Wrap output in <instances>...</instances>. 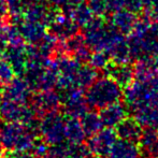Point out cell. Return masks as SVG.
Returning <instances> with one entry per match:
<instances>
[{
    "label": "cell",
    "instance_id": "26",
    "mask_svg": "<svg viewBox=\"0 0 158 158\" xmlns=\"http://www.w3.org/2000/svg\"><path fill=\"white\" fill-rule=\"evenodd\" d=\"M50 1L52 2L54 6H61L64 8V6H70V4H72V6L81 4V3H83L84 0H50Z\"/></svg>",
    "mask_w": 158,
    "mask_h": 158
},
{
    "label": "cell",
    "instance_id": "24",
    "mask_svg": "<svg viewBox=\"0 0 158 158\" xmlns=\"http://www.w3.org/2000/svg\"><path fill=\"white\" fill-rule=\"evenodd\" d=\"M88 6L90 8L92 12L98 15H102L104 14V12L111 10L110 0H89Z\"/></svg>",
    "mask_w": 158,
    "mask_h": 158
},
{
    "label": "cell",
    "instance_id": "17",
    "mask_svg": "<svg viewBox=\"0 0 158 158\" xmlns=\"http://www.w3.org/2000/svg\"><path fill=\"white\" fill-rule=\"evenodd\" d=\"M86 139L80 118L68 117L66 118V140L73 143H83Z\"/></svg>",
    "mask_w": 158,
    "mask_h": 158
},
{
    "label": "cell",
    "instance_id": "2",
    "mask_svg": "<svg viewBox=\"0 0 158 158\" xmlns=\"http://www.w3.org/2000/svg\"><path fill=\"white\" fill-rule=\"evenodd\" d=\"M121 86V84L110 75L96 79L85 93L88 106L95 110H101L110 104L119 102L123 97Z\"/></svg>",
    "mask_w": 158,
    "mask_h": 158
},
{
    "label": "cell",
    "instance_id": "28",
    "mask_svg": "<svg viewBox=\"0 0 158 158\" xmlns=\"http://www.w3.org/2000/svg\"><path fill=\"white\" fill-rule=\"evenodd\" d=\"M86 158H101V157H97V156H95V157H90V156H88V157H86Z\"/></svg>",
    "mask_w": 158,
    "mask_h": 158
},
{
    "label": "cell",
    "instance_id": "6",
    "mask_svg": "<svg viewBox=\"0 0 158 158\" xmlns=\"http://www.w3.org/2000/svg\"><path fill=\"white\" fill-rule=\"evenodd\" d=\"M29 104L35 114L42 117L48 113L58 112L61 108V98L59 93L52 89L39 90L31 96Z\"/></svg>",
    "mask_w": 158,
    "mask_h": 158
},
{
    "label": "cell",
    "instance_id": "22",
    "mask_svg": "<svg viewBox=\"0 0 158 158\" xmlns=\"http://www.w3.org/2000/svg\"><path fill=\"white\" fill-rule=\"evenodd\" d=\"M14 70L6 58L0 57V85L6 86L14 79Z\"/></svg>",
    "mask_w": 158,
    "mask_h": 158
},
{
    "label": "cell",
    "instance_id": "15",
    "mask_svg": "<svg viewBox=\"0 0 158 158\" xmlns=\"http://www.w3.org/2000/svg\"><path fill=\"white\" fill-rule=\"evenodd\" d=\"M140 148L150 158H158V131L155 128H146L139 140Z\"/></svg>",
    "mask_w": 158,
    "mask_h": 158
},
{
    "label": "cell",
    "instance_id": "29",
    "mask_svg": "<svg viewBox=\"0 0 158 158\" xmlns=\"http://www.w3.org/2000/svg\"><path fill=\"white\" fill-rule=\"evenodd\" d=\"M1 99H2V95H0V101H1Z\"/></svg>",
    "mask_w": 158,
    "mask_h": 158
},
{
    "label": "cell",
    "instance_id": "7",
    "mask_svg": "<svg viewBox=\"0 0 158 158\" xmlns=\"http://www.w3.org/2000/svg\"><path fill=\"white\" fill-rule=\"evenodd\" d=\"M117 140V133L113 128H102L100 131L89 137L87 146L90 151V154H94L97 157H108L112 146Z\"/></svg>",
    "mask_w": 158,
    "mask_h": 158
},
{
    "label": "cell",
    "instance_id": "12",
    "mask_svg": "<svg viewBox=\"0 0 158 158\" xmlns=\"http://www.w3.org/2000/svg\"><path fill=\"white\" fill-rule=\"evenodd\" d=\"M50 25L51 31L57 38L68 39L77 32V24L70 19V17H68L67 15L55 16Z\"/></svg>",
    "mask_w": 158,
    "mask_h": 158
},
{
    "label": "cell",
    "instance_id": "21",
    "mask_svg": "<svg viewBox=\"0 0 158 158\" xmlns=\"http://www.w3.org/2000/svg\"><path fill=\"white\" fill-rule=\"evenodd\" d=\"M25 15L28 21L39 22V23H44L43 21H48V17H50L48 11L41 3L30 4L29 8L26 10Z\"/></svg>",
    "mask_w": 158,
    "mask_h": 158
},
{
    "label": "cell",
    "instance_id": "8",
    "mask_svg": "<svg viewBox=\"0 0 158 158\" xmlns=\"http://www.w3.org/2000/svg\"><path fill=\"white\" fill-rule=\"evenodd\" d=\"M30 92L26 81L21 77L13 79L9 84L4 86L2 92V99H8L11 101L19 102V103H29L30 101Z\"/></svg>",
    "mask_w": 158,
    "mask_h": 158
},
{
    "label": "cell",
    "instance_id": "1",
    "mask_svg": "<svg viewBox=\"0 0 158 158\" xmlns=\"http://www.w3.org/2000/svg\"><path fill=\"white\" fill-rule=\"evenodd\" d=\"M39 121L29 124L3 122L0 124V140L8 152H31L38 141Z\"/></svg>",
    "mask_w": 158,
    "mask_h": 158
},
{
    "label": "cell",
    "instance_id": "14",
    "mask_svg": "<svg viewBox=\"0 0 158 158\" xmlns=\"http://www.w3.org/2000/svg\"><path fill=\"white\" fill-rule=\"evenodd\" d=\"M6 59L12 66L13 70L16 74H24L26 68H27L28 57L27 52L24 46H14L11 45L6 50Z\"/></svg>",
    "mask_w": 158,
    "mask_h": 158
},
{
    "label": "cell",
    "instance_id": "18",
    "mask_svg": "<svg viewBox=\"0 0 158 158\" xmlns=\"http://www.w3.org/2000/svg\"><path fill=\"white\" fill-rule=\"evenodd\" d=\"M80 122L85 131L86 137H92L104 127L99 113L92 112V111H87L85 114L82 115L80 117Z\"/></svg>",
    "mask_w": 158,
    "mask_h": 158
},
{
    "label": "cell",
    "instance_id": "11",
    "mask_svg": "<svg viewBox=\"0 0 158 158\" xmlns=\"http://www.w3.org/2000/svg\"><path fill=\"white\" fill-rule=\"evenodd\" d=\"M109 158H140L141 157V148L137 142L129 141L125 139H117L114 145L112 146Z\"/></svg>",
    "mask_w": 158,
    "mask_h": 158
},
{
    "label": "cell",
    "instance_id": "25",
    "mask_svg": "<svg viewBox=\"0 0 158 158\" xmlns=\"http://www.w3.org/2000/svg\"><path fill=\"white\" fill-rule=\"evenodd\" d=\"M6 3L9 6V12L17 16L24 11L27 2H26V0H6Z\"/></svg>",
    "mask_w": 158,
    "mask_h": 158
},
{
    "label": "cell",
    "instance_id": "27",
    "mask_svg": "<svg viewBox=\"0 0 158 158\" xmlns=\"http://www.w3.org/2000/svg\"><path fill=\"white\" fill-rule=\"evenodd\" d=\"M43 158H60V157L56 156V155H54V154H52V153L48 152V155H46L45 157H43Z\"/></svg>",
    "mask_w": 158,
    "mask_h": 158
},
{
    "label": "cell",
    "instance_id": "19",
    "mask_svg": "<svg viewBox=\"0 0 158 158\" xmlns=\"http://www.w3.org/2000/svg\"><path fill=\"white\" fill-rule=\"evenodd\" d=\"M106 68L109 69L110 77H113L117 83L121 85L128 86L131 83V80L135 77V71L131 69L128 64H117L115 66H110L109 64Z\"/></svg>",
    "mask_w": 158,
    "mask_h": 158
},
{
    "label": "cell",
    "instance_id": "3",
    "mask_svg": "<svg viewBox=\"0 0 158 158\" xmlns=\"http://www.w3.org/2000/svg\"><path fill=\"white\" fill-rule=\"evenodd\" d=\"M66 117L58 112L48 113L39 121V133L48 146H55L66 141Z\"/></svg>",
    "mask_w": 158,
    "mask_h": 158
},
{
    "label": "cell",
    "instance_id": "16",
    "mask_svg": "<svg viewBox=\"0 0 158 158\" xmlns=\"http://www.w3.org/2000/svg\"><path fill=\"white\" fill-rule=\"evenodd\" d=\"M19 32L24 40H27L30 43H38L44 37V25L39 22L28 21L24 22L19 27Z\"/></svg>",
    "mask_w": 158,
    "mask_h": 158
},
{
    "label": "cell",
    "instance_id": "23",
    "mask_svg": "<svg viewBox=\"0 0 158 158\" xmlns=\"http://www.w3.org/2000/svg\"><path fill=\"white\" fill-rule=\"evenodd\" d=\"M89 64L93 68L97 69H103L109 66V57L102 52H96V54L92 55L89 57Z\"/></svg>",
    "mask_w": 158,
    "mask_h": 158
},
{
    "label": "cell",
    "instance_id": "10",
    "mask_svg": "<svg viewBox=\"0 0 158 158\" xmlns=\"http://www.w3.org/2000/svg\"><path fill=\"white\" fill-rule=\"evenodd\" d=\"M99 111L100 117H101L104 127L115 128L123 119H125L127 117L128 109L124 104L116 102V103L110 104V106H106V108L101 109Z\"/></svg>",
    "mask_w": 158,
    "mask_h": 158
},
{
    "label": "cell",
    "instance_id": "20",
    "mask_svg": "<svg viewBox=\"0 0 158 158\" xmlns=\"http://www.w3.org/2000/svg\"><path fill=\"white\" fill-rule=\"evenodd\" d=\"M112 24L117 31L128 32L135 28L137 23L131 12H116L112 17Z\"/></svg>",
    "mask_w": 158,
    "mask_h": 158
},
{
    "label": "cell",
    "instance_id": "5",
    "mask_svg": "<svg viewBox=\"0 0 158 158\" xmlns=\"http://www.w3.org/2000/svg\"><path fill=\"white\" fill-rule=\"evenodd\" d=\"M61 98V109L66 116L80 118L88 111L87 101L83 89L79 87H70L59 92Z\"/></svg>",
    "mask_w": 158,
    "mask_h": 158
},
{
    "label": "cell",
    "instance_id": "13",
    "mask_svg": "<svg viewBox=\"0 0 158 158\" xmlns=\"http://www.w3.org/2000/svg\"><path fill=\"white\" fill-rule=\"evenodd\" d=\"M115 131L118 138L133 142H139L143 132L142 126L133 117H126L125 119H123L115 127Z\"/></svg>",
    "mask_w": 158,
    "mask_h": 158
},
{
    "label": "cell",
    "instance_id": "4",
    "mask_svg": "<svg viewBox=\"0 0 158 158\" xmlns=\"http://www.w3.org/2000/svg\"><path fill=\"white\" fill-rule=\"evenodd\" d=\"M35 112L29 103H19L8 99L0 101V118L3 122L29 124L35 121Z\"/></svg>",
    "mask_w": 158,
    "mask_h": 158
},
{
    "label": "cell",
    "instance_id": "9",
    "mask_svg": "<svg viewBox=\"0 0 158 158\" xmlns=\"http://www.w3.org/2000/svg\"><path fill=\"white\" fill-rule=\"evenodd\" d=\"M48 152L60 158H86L90 156V151L87 144L73 143L70 141H64L58 145L51 146Z\"/></svg>",
    "mask_w": 158,
    "mask_h": 158
}]
</instances>
